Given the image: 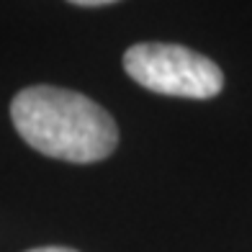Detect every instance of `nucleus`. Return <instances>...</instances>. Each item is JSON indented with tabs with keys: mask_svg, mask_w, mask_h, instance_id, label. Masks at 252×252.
Returning a JSON list of instances; mask_svg holds the SVG:
<instances>
[{
	"mask_svg": "<svg viewBox=\"0 0 252 252\" xmlns=\"http://www.w3.org/2000/svg\"><path fill=\"white\" fill-rule=\"evenodd\" d=\"M124 70L142 88L162 95L214 98L224 88L219 64L180 44H134L124 54Z\"/></svg>",
	"mask_w": 252,
	"mask_h": 252,
	"instance_id": "2",
	"label": "nucleus"
},
{
	"mask_svg": "<svg viewBox=\"0 0 252 252\" xmlns=\"http://www.w3.org/2000/svg\"><path fill=\"white\" fill-rule=\"evenodd\" d=\"M75 5H108V3H116V0H70Z\"/></svg>",
	"mask_w": 252,
	"mask_h": 252,
	"instance_id": "3",
	"label": "nucleus"
},
{
	"mask_svg": "<svg viewBox=\"0 0 252 252\" xmlns=\"http://www.w3.org/2000/svg\"><path fill=\"white\" fill-rule=\"evenodd\" d=\"M26 252H77L70 247H36V250H26Z\"/></svg>",
	"mask_w": 252,
	"mask_h": 252,
	"instance_id": "4",
	"label": "nucleus"
},
{
	"mask_svg": "<svg viewBox=\"0 0 252 252\" xmlns=\"http://www.w3.org/2000/svg\"><path fill=\"white\" fill-rule=\"evenodd\" d=\"M10 119L33 150L67 162H98L119 144L116 121L106 108L54 85L24 88L10 103Z\"/></svg>",
	"mask_w": 252,
	"mask_h": 252,
	"instance_id": "1",
	"label": "nucleus"
}]
</instances>
